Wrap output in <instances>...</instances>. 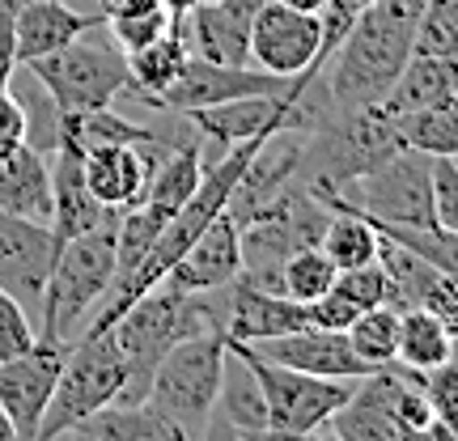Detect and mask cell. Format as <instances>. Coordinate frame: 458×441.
<instances>
[{
  "label": "cell",
  "mask_w": 458,
  "mask_h": 441,
  "mask_svg": "<svg viewBox=\"0 0 458 441\" xmlns=\"http://www.w3.org/2000/svg\"><path fill=\"white\" fill-rule=\"evenodd\" d=\"M450 331L433 318L428 310L411 306V310H399V352H394V365H403L411 374H428L450 360Z\"/></svg>",
  "instance_id": "d4e9b609"
},
{
  "label": "cell",
  "mask_w": 458,
  "mask_h": 441,
  "mask_svg": "<svg viewBox=\"0 0 458 441\" xmlns=\"http://www.w3.org/2000/svg\"><path fill=\"white\" fill-rule=\"evenodd\" d=\"M433 213L437 225L458 233V157H433Z\"/></svg>",
  "instance_id": "e575fe53"
},
{
  "label": "cell",
  "mask_w": 458,
  "mask_h": 441,
  "mask_svg": "<svg viewBox=\"0 0 458 441\" xmlns=\"http://www.w3.org/2000/svg\"><path fill=\"white\" fill-rule=\"evenodd\" d=\"M454 89H458V85H454Z\"/></svg>",
  "instance_id": "f5cc1de1"
},
{
  "label": "cell",
  "mask_w": 458,
  "mask_h": 441,
  "mask_svg": "<svg viewBox=\"0 0 458 441\" xmlns=\"http://www.w3.org/2000/svg\"><path fill=\"white\" fill-rule=\"evenodd\" d=\"M394 153H403V136L394 114L382 106H331L318 114V123L306 131L301 148V182L306 187H335L344 191L352 179L377 170L391 162Z\"/></svg>",
  "instance_id": "3957f363"
},
{
  "label": "cell",
  "mask_w": 458,
  "mask_h": 441,
  "mask_svg": "<svg viewBox=\"0 0 458 441\" xmlns=\"http://www.w3.org/2000/svg\"><path fill=\"white\" fill-rule=\"evenodd\" d=\"M68 343L38 335L21 357L0 360V408L9 411V420L17 425L21 441H34V433H38V420H43V411L51 403V391H55V377H60Z\"/></svg>",
  "instance_id": "30bf717a"
},
{
  "label": "cell",
  "mask_w": 458,
  "mask_h": 441,
  "mask_svg": "<svg viewBox=\"0 0 458 441\" xmlns=\"http://www.w3.org/2000/svg\"><path fill=\"white\" fill-rule=\"evenodd\" d=\"M114 229H119V216L55 250L47 289H43V306H38V314H43V335H47V340L68 343V335L81 327L85 314L94 310L102 301V293L111 289Z\"/></svg>",
  "instance_id": "5b68a950"
},
{
  "label": "cell",
  "mask_w": 458,
  "mask_h": 441,
  "mask_svg": "<svg viewBox=\"0 0 458 441\" xmlns=\"http://www.w3.org/2000/svg\"><path fill=\"white\" fill-rule=\"evenodd\" d=\"M94 4H98L102 17H114V13H128V9H140L148 0H94Z\"/></svg>",
  "instance_id": "7bdbcfd3"
},
{
  "label": "cell",
  "mask_w": 458,
  "mask_h": 441,
  "mask_svg": "<svg viewBox=\"0 0 458 441\" xmlns=\"http://www.w3.org/2000/svg\"><path fill=\"white\" fill-rule=\"evenodd\" d=\"M123 386H128V365H123V352H119L114 335L111 331H98V335L81 331L77 340L68 343L60 377H55V391H51V403L43 411V420H38L34 441L68 437L94 411L119 403Z\"/></svg>",
  "instance_id": "277c9868"
},
{
  "label": "cell",
  "mask_w": 458,
  "mask_h": 441,
  "mask_svg": "<svg viewBox=\"0 0 458 441\" xmlns=\"http://www.w3.org/2000/svg\"><path fill=\"white\" fill-rule=\"evenodd\" d=\"M425 394L433 403V416L458 433V357H450L445 365L425 374Z\"/></svg>",
  "instance_id": "836d02e7"
},
{
  "label": "cell",
  "mask_w": 458,
  "mask_h": 441,
  "mask_svg": "<svg viewBox=\"0 0 458 441\" xmlns=\"http://www.w3.org/2000/svg\"><path fill=\"white\" fill-rule=\"evenodd\" d=\"M238 276H242V238H238L233 216L221 213L182 250V259L170 267L165 284H174L182 293H213V289H229Z\"/></svg>",
  "instance_id": "2e32d148"
},
{
  "label": "cell",
  "mask_w": 458,
  "mask_h": 441,
  "mask_svg": "<svg viewBox=\"0 0 458 441\" xmlns=\"http://www.w3.org/2000/svg\"><path fill=\"white\" fill-rule=\"evenodd\" d=\"M26 140H30V114L9 94V85H0V153L13 145H26Z\"/></svg>",
  "instance_id": "74e56055"
},
{
  "label": "cell",
  "mask_w": 458,
  "mask_h": 441,
  "mask_svg": "<svg viewBox=\"0 0 458 441\" xmlns=\"http://www.w3.org/2000/svg\"><path fill=\"white\" fill-rule=\"evenodd\" d=\"M331 196L348 204L352 213L377 225H437L433 213V157L403 148L391 162H382L377 170L352 179L344 191L323 187Z\"/></svg>",
  "instance_id": "ba28073f"
},
{
  "label": "cell",
  "mask_w": 458,
  "mask_h": 441,
  "mask_svg": "<svg viewBox=\"0 0 458 441\" xmlns=\"http://www.w3.org/2000/svg\"><path fill=\"white\" fill-rule=\"evenodd\" d=\"M420 310L433 314V318L450 331V340H454V335H458V276L437 272V276H433V284L425 289V297H420Z\"/></svg>",
  "instance_id": "d590c367"
},
{
  "label": "cell",
  "mask_w": 458,
  "mask_h": 441,
  "mask_svg": "<svg viewBox=\"0 0 458 441\" xmlns=\"http://www.w3.org/2000/svg\"><path fill=\"white\" fill-rule=\"evenodd\" d=\"M416 51L458 64V0H425L420 4Z\"/></svg>",
  "instance_id": "f546056e"
},
{
  "label": "cell",
  "mask_w": 458,
  "mask_h": 441,
  "mask_svg": "<svg viewBox=\"0 0 458 441\" xmlns=\"http://www.w3.org/2000/svg\"><path fill=\"white\" fill-rule=\"evenodd\" d=\"M213 327H221V314L204 301V293H182V289L162 280L145 297H136L106 327L119 343V352H123V365H128V386H123L119 403H140L148 394V377L157 369V360L174 343Z\"/></svg>",
  "instance_id": "7a4b0ae2"
},
{
  "label": "cell",
  "mask_w": 458,
  "mask_h": 441,
  "mask_svg": "<svg viewBox=\"0 0 458 441\" xmlns=\"http://www.w3.org/2000/svg\"><path fill=\"white\" fill-rule=\"evenodd\" d=\"M106 17L102 13H81L72 9L68 0H21L17 4V68L38 60V55H51V51L77 43L81 34L102 30Z\"/></svg>",
  "instance_id": "e0dca14e"
},
{
  "label": "cell",
  "mask_w": 458,
  "mask_h": 441,
  "mask_svg": "<svg viewBox=\"0 0 458 441\" xmlns=\"http://www.w3.org/2000/svg\"><path fill=\"white\" fill-rule=\"evenodd\" d=\"M55 140L81 148V153L102 148V145H131V148H140V153H148L153 162H162L165 153L179 145V140H165L162 131L140 128V123L123 119V114L111 111V106L77 111V114H55Z\"/></svg>",
  "instance_id": "d6986e66"
},
{
  "label": "cell",
  "mask_w": 458,
  "mask_h": 441,
  "mask_svg": "<svg viewBox=\"0 0 458 441\" xmlns=\"http://www.w3.org/2000/svg\"><path fill=\"white\" fill-rule=\"evenodd\" d=\"M196 441H242V437H238V428L229 425V420L221 416V411H213V420L204 425V433H199Z\"/></svg>",
  "instance_id": "60d3db41"
},
{
  "label": "cell",
  "mask_w": 458,
  "mask_h": 441,
  "mask_svg": "<svg viewBox=\"0 0 458 441\" xmlns=\"http://www.w3.org/2000/svg\"><path fill=\"white\" fill-rule=\"evenodd\" d=\"M458 85V64L450 60H437V55H420V51H411L408 68L399 72V81L391 85V94L377 102L386 114H411V111H425L433 102H442L454 94Z\"/></svg>",
  "instance_id": "7402d4cb"
},
{
  "label": "cell",
  "mask_w": 458,
  "mask_h": 441,
  "mask_svg": "<svg viewBox=\"0 0 458 441\" xmlns=\"http://www.w3.org/2000/svg\"><path fill=\"white\" fill-rule=\"evenodd\" d=\"M344 335H348L352 352H357L369 369H382V365H391L394 352H399V310H391V306L360 310Z\"/></svg>",
  "instance_id": "83f0119b"
},
{
  "label": "cell",
  "mask_w": 458,
  "mask_h": 441,
  "mask_svg": "<svg viewBox=\"0 0 458 441\" xmlns=\"http://www.w3.org/2000/svg\"><path fill=\"white\" fill-rule=\"evenodd\" d=\"M187 55H191V47H187L182 30L170 26L162 38H153L148 47H140V51H131L128 55V77H131L128 94H136L145 106H157V98L179 81Z\"/></svg>",
  "instance_id": "603a6c76"
},
{
  "label": "cell",
  "mask_w": 458,
  "mask_h": 441,
  "mask_svg": "<svg viewBox=\"0 0 458 441\" xmlns=\"http://www.w3.org/2000/svg\"><path fill=\"white\" fill-rule=\"evenodd\" d=\"M225 343H229V352L255 374V382H259L263 403H267V425L289 428V433H314V428H323L348 403V394L357 386V382L314 377V374H301V369H289V365H276V360L259 357L250 343L229 340V335H225Z\"/></svg>",
  "instance_id": "9c48e42d"
},
{
  "label": "cell",
  "mask_w": 458,
  "mask_h": 441,
  "mask_svg": "<svg viewBox=\"0 0 458 441\" xmlns=\"http://www.w3.org/2000/svg\"><path fill=\"white\" fill-rule=\"evenodd\" d=\"M242 441H306V433H289V428H276V425H263V428H246L238 433Z\"/></svg>",
  "instance_id": "b9f144b4"
},
{
  "label": "cell",
  "mask_w": 458,
  "mask_h": 441,
  "mask_svg": "<svg viewBox=\"0 0 458 441\" xmlns=\"http://www.w3.org/2000/svg\"><path fill=\"white\" fill-rule=\"evenodd\" d=\"M170 26H174V21H170V13H165L162 0H148V4H140V9H128V13L106 17V26H102V30L111 34V43L123 51V55H131V51L148 47L153 38H162Z\"/></svg>",
  "instance_id": "4dcf8cb0"
},
{
  "label": "cell",
  "mask_w": 458,
  "mask_h": 441,
  "mask_svg": "<svg viewBox=\"0 0 458 441\" xmlns=\"http://www.w3.org/2000/svg\"><path fill=\"white\" fill-rule=\"evenodd\" d=\"M394 123L403 136V148H416L428 157H458V89L425 111L399 114Z\"/></svg>",
  "instance_id": "484cf974"
},
{
  "label": "cell",
  "mask_w": 458,
  "mask_h": 441,
  "mask_svg": "<svg viewBox=\"0 0 458 441\" xmlns=\"http://www.w3.org/2000/svg\"><path fill=\"white\" fill-rule=\"evenodd\" d=\"M17 4L21 0H0V85H9V77L17 68V34H13Z\"/></svg>",
  "instance_id": "f35d334b"
},
{
  "label": "cell",
  "mask_w": 458,
  "mask_h": 441,
  "mask_svg": "<svg viewBox=\"0 0 458 441\" xmlns=\"http://www.w3.org/2000/svg\"><path fill=\"white\" fill-rule=\"evenodd\" d=\"M153 170H157V162L131 145H102L85 153V187L94 191L98 204H106L114 213H128L140 204Z\"/></svg>",
  "instance_id": "ac0fdd59"
},
{
  "label": "cell",
  "mask_w": 458,
  "mask_h": 441,
  "mask_svg": "<svg viewBox=\"0 0 458 441\" xmlns=\"http://www.w3.org/2000/svg\"><path fill=\"white\" fill-rule=\"evenodd\" d=\"M72 441H98V437H89V433H68Z\"/></svg>",
  "instance_id": "c3c4849f"
},
{
  "label": "cell",
  "mask_w": 458,
  "mask_h": 441,
  "mask_svg": "<svg viewBox=\"0 0 458 441\" xmlns=\"http://www.w3.org/2000/svg\"><path fill=\"white\" fill-rule=\"evenodd\" d=\"M425 0H369L357 9L344 43L327 60L331 106H377L416 51V21Z\"/></svg>",
  "instance_id": "6da1fadb"
},
{
  "label": "cell",
  "mask_w": 458,
  "mask_h": 441,
  "mask_svg": "<svg viewBox=\"0 0 458 441\" xmlns=\"http://www.w3.org/2000/svg\"><path fill=\"white\" fill-rule=\"evenodd\" d=\"M306 310H310V327H323V331H348L352 318L360 314L357 306H352L348 297H340L335 289H327V293L318 297V301H310Z\"/></svg>",
  "instance_id": "8d00e7d4"
},
{
  "label": "cell",
  "mask_w": 458,
  "mask_h": 441,
  "mask_svg": "<svg viewBox=\"0 0 458 441\" xmlns=\"http://www.w3.org/2000/svg\"><path fill=\"white\" fill-rule=\"evenodd\" d=\"M259 357L276 360V365H289V369H301V374L314 377H335V382H360L374 369L352 352V343L344 331H323V327H301L289 331V335H276V340H259L250 343Z\"/></svg>",
  "instance_id": "5bb4252c"
},
{
  "label": "cell",
  "mask_w": 458,
  "mask_h": 441,
  "mask_svg": "<svg viewBox=\"0 0 458 441\" xmlns=\"http://www.w3.org/2000/svg\"><path fill=\"white\" fill-rule=\"evenodd\" d=\"M114 216L119 213L106 208V204H98L94 191L85 187V153L81 148L64 145V140H51V216H47L51 250H60L64 242L106 225Z\"/></svg>",
  "instance_id": "7c38bea8"
},
{
  "label": "cell",
  "mask_w": 458,
  "mask_h": 441,
  "mask_svg": "<svg viewBox=\"0 0 458 441\" xmlns=\"http://www.w3.org/2000/svg\"><path fill=\"white\" fill-rule=\"evenodd\" d=\"M0 441H21V437H17V425L9 420V411H4V408H0Z\"/></svg>",
  "instance_id": "bcb514c9"
},
{
  "label": "cell",
  "mask_w": 458,
  "mask_h": 441,
  "mask_svg": "<svg viewBox=\"0 0 458 441\" xmlns=\"http://www.w3.org/2000/svg\"><path fill=\"white\" fill-rule=\"evenodd\" d=\"M348 4H357V9H365V4H369V0H348Z\"/></svg>",
  "instance_id": "f907efd6"
},
{
  "label": "cell",
  "mask_w": 458,
  "mask_h": 441,
  "mask_svg": "<svg viewBox=\"0 0 458 441\" xmlns=\"http://www.w3.org/2000/svg\"><path fill=\"white\" fill-rule=\"evenodd\" d=\"M331 284H335V263H331L318 246L297 250V255H289V259L276 267V293L293 297V301H301V306L318 301Z\"/></svg>",
  "instance_id": "f1b7e54d"
},
{
  "label": "cell",
  "mask_w": 458,
  "mask_h": 441,
  "mask_svg": "<svg viewBox=\"0 0 458 441\" xmlns=\"http://www.w3.org/2000/svg\"><path fill=\"white\" fill-rule=\"evenodd\" d=\"M225 331H199L191 340L174 343L157 369L148 377V403H157L162 411H170L191 437L204 433V425L213 420L216 399H221V382H225Z\"/></svg>",
  "instance_id": "8992f818"
},
{
  "label": "cell",
  "mask_w": 458,
  "mask_h": 441,
  "mask_svg": "<svg viewBox=\"0 0 458 441\" xmlns=\"http://www.w3.org/2000/svg\"><path fill=\"white\" fill-rule=\"evenodd\" d=\"M327 428L340 441H399V425L391 420L374 377H360L348 394V403L327 420Z\"/></svg>",
  "instance_id": "cb8c5ba5"
},
{
  "label": "cell",
  "mask_w": 458,
  "mask_h": 441,
  "mask_svg": "<svg viewBox=\"0 0 458 441\" xmlns=\"http://www.w3.org/2000/svg\"><path fill=\"white\" fill-rule=\"evenodd\" d=\"M0 213L26 216V221H43L51 216V157L38 148L13 145L0 153Z\"/></svg>",
  "instance_id": "ffe728a7"
},
{
  "label": "cell",
  "mask_w": 458,
  "mask_h": 441,
  "mask_svg": "<svg viewBox=\"0 0 458 441\" xmlns=\"http://www.w3.org/2000/svg\"><path fill=\"white\" fill-rule=\"evenodd\" d=\"M34 81L47 89L55 114H77V111H98L111 106L119 94H128V55L114 47L111 38H94V30L81 34L77 43L38 55L30 64Z\"/></svg>",
  "instance_id": "52a82bcc"
},
{
  "label": "cell",
  "mask_w": 458,
  "mask_h": 441,
  "mask_svg": "<svg viewBox=\"0 0 458 441\" xmlns=\"http://www.w3.org/2000/svg\"><path fill=\"white\" fill-rule=\"evenodd\" d=\"M34 340H38V331H34V323H30V310H26L13 293L0 289V360L21 357Z\"/></svg>",
  "instance_id": "d6a6232c"
},
{
  "label": "cell",
  "mask_w": 458,
  "mask_h": 441,
  "mask_svg": "<svg viewBox=\"0 0 458 441\" xmlns=\"http://www.w3.org/2000/svg\"><path fill=\"white\" fill-rule=\"evenodd\" d=\"M284 77L276 72H263V68H246V64H216L204 55H187L179 81L165 89L153 111H204V106H221V102H238V98H259V94H280Z\"/></svg>",
  "instance_id": "8fae6325"
},
{
  "label": "cell",
  "mask_w": 458,
  "mask_h": 441,
  "mask_svg": "<svg viewBox=\"0 0 458 441\" xmlns=\"http://www.w3.org/2000/svg\"><path fill=\"white\" fill-rule=\"evenodd\" d=\"M280 4H289V9H301V13H323V4H327V0H280Z\"/></svg>",
  "instance_id": "f6af8a7d"
},
{
  "label": "cell",
  "mask_w": 458,
  "mask_h": 441,
  "mask_svg": "<svg viewBox=\"0 0 458 441\" xmlns=\"http://www.w3.org/2000/svg\"><path fill=\"white\" fill-rule=\"evenodd\" d=\"M225 348H229V343H225ZM216 411H221L229 425L238 428V433L267 425V403H263L259 382H255V374H250V369H246L233 352H229V360H225V382H221Z\"/></svg>",
  "instance_id": "4316f807"
},
{
  "label": "cell",
  "mask_w": 458,
  "mask_h": 441,
  "mask_svg": "<svg viewBox=\"0 0 458 441\" xmlns=\"http://www.w3.org/2000/svg\"><path fill=\"white\" fill-rule=\"evenodd\" d=\"M340 297H348L357 310H374V306H386V272L382 263H365V267H348V272H335V284H331Z\"/></svg>",
  "instance_id": "1f68e13d"
},
{
  "label": "cell",
  "mask_w": 458,
  "mask_h": 441,
  "mask_svg": "<svg viewBox=\"0 0 458 441\" xmlns=\"http://www.w3.org/2000/svg\"><path fill=\"white\" fill-rule=\"evenodd\" d=\"M450 357H458V335H454V343H450Z\"/></svg>",
  "instance_id": "681fc988"
},
{
  "label": "cell",
  "mask_w": 458,
  "mask_h": 441,
  "mask_svg": "<svg viewBox=\"0 0 458 441\" xmlns=\"http://www.w3.org/2000/svg\"><path fill=\"white\" fill-rule=\"evenodd\" d=\"M72 433H89L98 441H196L170 411H162L148 399H140V403H111V408L94 411Z\"/></svg>",
  "instance_id": "44dd1931"
},
{
  "label": "cell",
  "mask_w": 458,
  "mask_h": 441,
  "mask_svg": "<svg viewBox=\"0 0 458 441\" xmlns=\"http://www.w3.org/2000/svg\"><path fill=\"white\" fill-rule=\"evenodd\" d=\"M196 4H216V0H196Z\"/></svg>",
  "instance_id": "816d5d0a"
},
{
  "label": "cell",
  "mask_w": 458,
  "mask_h": 441,
  "mask_svg": "<svg viewBox=\"0 0 458 441\" xmlns=\"http://www.w3.org/2000/svg\"><path fill=\"white\" fill-rule=\"evenodd\" d=\"M51 233L43 221L0 213V289L13 293L26 310L43 306V289L51 276Z\"/></svg>",
  "instance_id": "4fadbf2b"
},
{
  "label": "cell",
  "mask_w": 458,
  "mask_h": 441,
  "mask_svg": "<svg viewBox=\"0 0 458 441\" xmlns=\"http://www.w3.org/2000/svg\"><path fill=\"white\" fill-rule=\"evenodd\" d=\"M310 327V310L293 301L284 293H272V289H259L250 280H233L229 284V301H225V318H221V331L229 340L242 343H259V340H276V335H289V331Z\"/></svg>",
  "instance_id": "9a60e30c"
},
{
  "label": "cell",
  "mask_w": 458,
  "mask_h": 441,
  "mask_svg": "<svg viewBox=\"0 0 458 441\" xmlns=\"http://www.w3.org/2000/svg\"><path fill=\"white\" fill-rule=\"evenodd\" d=\"M306 441H340V437H335V433L323 425V428H314V433H306Z\"/></svg>",
  "instance_id": "7dc6e473"
},
{
  "label": "cell",
  "mask_w": 458,
  "mask_h": 441,
  "mask_svg": "<svg viewBox=\"0 0 458 441\" xmlns=\"http://www.w3.org/2000/svg\"><path fill=\"white\" fill-rule=\"evenodd\" d=\"M162 4H165V13H170V21H174V30L182 26V17L196 9V0H162Z\"/></svg>",
  "instance_id": "ee69618b"
},
{
  "label": "cell",
  "mask_w": 458,
  "mask_h": 441,
  "mask_svg": "<svg viewBox=\"0 0 458 441\" xmlns=\"http://www.w3.org/2000/svg\"><path fill=\"white\" fill-rule=\"evenodd\" d=\"M399 441H458V433L445 425V420H437V416H433L428 425L403 428V433H399Z\"/></svg>",
  "instance_id": "ab89813d"
}]
</instances>
